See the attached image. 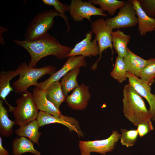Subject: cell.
<instances>
[{
	"instance_id": "6",
	"label": "cell",
	"mask_w": 155,
	"mask_h": 155,
	"mask_svg": "<svg viewBox=\"0 0 155 155\" xmlns=\"http://www.w3.org/2000/svg\"><path fill=\"white\" fill-rule=\"evenodd\" d=\"M91 31L95 35L99 49V57L92 65L91 69L95 70L97 68L99 61L101 59L103 52L110 48L113 51L112 42V28L106 22L103 18H100L91 22Z\"/></svg>"
},
{
	"instance_id": "8",
	"label": "cell",
	"mask_w": 155,
	"mask_h": 155,
	"mask_svg": "<svg viewBox=\"0 0 155 155\" xmlns=\"http://www.w3.org/2000/svg\"><path fill=\"white\" fill-rule=\"evenodd\" d=\"M119 9L117 16L105 20L113 30L133 27L137 24L136 12L131 0L125 1L124 5Z\"/></svg>"
},
{
	"instance_id": "1",
	"label": "cell",
	"mask_w": 155,
	"mask_h": 155,
	"mask_svg": "<svg viewBox=\"0 0 155 155\" xmlns=\"http://www.w3.org/2000/svg\"><path fill=\"white\" fill-rule=\"evenodd\" d=\"M13 41L29 53L31 60L28 65L32 68H35L42 58L49 55L54 56L59 59H65L67 57L73 48L61 44L57 39L47 33L32 41Z\"/></svg>"
},
{
	"instance_id": "28",
	"label": "cell",
	"mask_w": 155,
	"mask_h": 155,
	"mask_svg": "<svg viewBox=\"0 0 155 155\" xmlns=\"http://www.w3.org/2000/svg\"><path fill=\"white\" fill-rule=\"evenodd\" d=\"M42 1L45 5L53 7L55 10L61 15L67 26V33H69L71 29V26L68 22V18L65 13L69 11L70 5L63 3L58 0H42Z\"/></svg>"
},
{
	"instance_id": "4",
	"label": "cell",
	"mask_w": 155,
	"mask_h": 155,
	"mask_svg": "<svg viewBox=\"0 0 155 155\" xmlns=\"http://www.w3.org/2000/svg\"><path fill=\"white\" fill-rule=\"evenodd\" d=\"M62 18L55 9H47L38 13L33 18L25 34V40L32 41L47 33L53 27L54 19L56 16Z\"/></svg>"
},
{
	"instance_id": "25",
	"label": "cell",
	"mask_w": 155,
	"mask_h": 155,
	"mask_svg": "<svg viewBox=\"0 0 155 155\" xmlns=\"http://www.w3.org/2000/svg\"><path fill=\"white\" fill-rule=\"evenodd\" d=\"M93 5H98L103 11L107 12L110 16H113L116 10L124 5L125 1L117 0H90Z\"/></svg>"
},
{
	"instance_id": "15",
	"label": "cell",
	"mask_w": 155,
	"mask_h": 155,
	"mask_svg": "<svg viewBox=\"0 0 155 155\" xmlns=\"http://www.w3.org/2000/svg\"><path fill=\"white\" fill-rule=\"evenodd\" d=\"M135 11L138 20L140 34L144 36L148 32L155 30V18L150 17L144 11L137 0H131Z\"/></svg>"
},
{
	"instance_id": "5",
	"label": "cell",
	"mask_w": 155,
	"mask_h": 155,
	"mask_svg": "<svg viewBox=\"0 0 155 155\" xmlns=\"http://www.w3.org/2000/svg\"><path fill=\"white\" fill-rule=\"evenodd\" d=\"M13 113L16 124L21 126L36 119L38 112L33 100L32 94L30 92L23 93L17 99Z\"/></svg>"
},
{
	"instance_id": "18",
	"label": "cell",
	"mask_w": 155,
	"mask_h": 155,
	"mask_svg": "<svg viewBox=\"0 0 155 155\" xmlns=\"http://www.w3.org/2000/svg\"><path fill=\"white\" fill-rule=\"evenodd\" d=\"M123 59L127 72L140 78L141 72L147 63V60L136 55L128 48Z\"/></svg>"
},
{
	"instance_id": "17",
	"label": "cell",
	"mask_w": 155,
	"mask_h": 155,
	"mask_svg": "<svg viewBox=\"0 0 155 155\" xmlns=\"http://www.w3.org/2000/svg\"><path fill=\"white\" fill-rule=\"evenodd\" d=\"M36 119L40 127L49 124L58 123L66 126L70 131L75 132L80 137L83 135L80 127L64 119L55 117L47 113L40 111Z\"/></svg>"
},
{
	"instance_id": "30",
	"label": "cell",
	"mask_w": 155,
	"mask_h": 155,
	"mask_svg": "<svg viewBox=\"0 0 155 155\" xmlns=\"http://www.w3.org/2000/svg\"><path fill=\"white\" fill-rule=\"evenodd\" d=\"M144 11L149 16H155V0H139Z\"/></svg>"
},
{
	"instance_id": "14",
	"label": "cell",
	"mask_w": 155,
	"mask_h": 155,
	"mask_svg": "<svg viewBox=\"0 0 155 155\" xmlns=\"http://www.w3.org/2000/svg\"><path fill=\"white\" fill-rule=\"evenodd\" d=\"M89 89V86L84 84L79 85L71 94L66 97V100L68 105L75 110L85 109L91 97Z\"/></svg>"
},
{
	"instance_id": "16",
	"label": "cell",
	"mask_w": 155,
	"mask_h": 155,
	"mask_svg": "<svg viewBox=\"0 0 155 155\" xmlns=\"http://www.w3.org/2000/svg\"><path fill=\"white\" fill-rule=\"evenodd\" d=\"M19 75L16 70H10L1 71L0 74V97L8 106L9 112H13L15 107L11 105L6 100L10 93L13 90L10 85V81L15 76Z\"/></svg>"
},
{
	"instance_id": "24",
	"label": "cell",
	"mask_w": 155,
	"mask_h": 155,
	"mask_svg": "<svg viewBox=\"0 0 155 155\" xmlns=\"http://www.w3.org/2000/svg\"><path fill=\"white\" fill-rule=\"evenodd\" d=\"M80 68L77 67L71 70L62 78L60 82L63 92L66 97L69 92L79 86L77 77L80 73Z\"/></svg>"
},
{
	"instance_id": "31",
	"label": "cell",
	"mask_w": 155,
	"mask_h": 155,
	"mask_svg": "<svg viewBox=\"0 0 155 155\" xmlns=\"http://www.w3.org/2000/svg\"><path fill=\"white\" fill-rule=\"evenodd\" d=\"M137 127V129L139 135L140 137L145 135L153 129L151 120L140 124Z\"/></svg>"
},
{
	"instance_id": "20",
	"label": "cell",
	"mask_w": 155,
	"mask_h": 155,
	"mask_svg": "<svg viewBox=\"0 0 155 155\" xmlns=\"http://www.w3.org/2000/svg\"><path fill=\"white\" fill-rule=\"evenodd\" d=\"M39 127L38 121L36 119L25 125L20 126L16 130L15 133L18 136L28 137L34 143L39 146L38 140L41 134L38 131Z\"/></svg>"
},
{
	"instance_id": "21",
	"label": "cell",
	"mask_w": 155,
	"mask_h": 155,
	"mask_svg": "<svg viewBox=\"0 0 155 155\" xmlns=\"http://www.w3.org/2000/svg\"><path fill=\"white\" fill-rule=\"evenodd\" d=\"M33 144L26 137L21 136L14 139L12 142V154L13 155H21L26 152L34 155H40L41 152L36 150Z\"/></svg>"
},
{
	"instance_id": "12",
	"label": "cell",
	"mask_w": 155,
	"mask_h": 155,
	"mask_svg": "<svg viewBox=\"0 0 155 155\" xmlns=\"http://www.w3.org/2000/svg\"><path fill=\"white\" fill-rule=\"evenodd\" d=\"M92 33L91 31L87 33L85 38L77 43L71 51L67 57L72 56L82 55L91 57L99 54V49L96 39L92 40Z\"/></svg>"
},
{
	"instance_id": "10",
	"label": "cell",
	"mask_w": 155,
	"mask_h": 155,
	"mask_svg": "<svg viewBox=\"0 0 155 155\" xmlns=\"http://www.w3.org/2000/svg\"><path fill=\"white\" fill-rule=\"evenodd\" d=\"M86 57L82 55L72 56L68 57L67 61L59 70L51 75L46 80L40 82H37L36 88L46 90L51 84L59 81L67 73L77 67L87 66Z\"/></svg>"
},
{
	"instance_id": "11",
	"label": "cell",
	"mask_w": 155,
	"mask_h": 155,
	"mask_svg": "<svg viewBox=\"0 0 155 155\" xmlns=\"http://www.w3.org/2000/svg\"><path fill=\"white\" fill-rule=\"evenodd\" d=\"M126 76L129 84L142 97L147 101L152 121H155V95L151 92L150 86L139 78L127 72Z\"/></svg>"
},
{
	"instance_id": "9",
	"label": "cell",
	"mask_w": 155,
	"mask_h": 155,
	"mask_svg": "<svg viewBox=\"0 0 155 155\" xmlns=\"http://www.w3.org/2000/svg\"><path fill=\"white\" fill-rule=\"evenodd\" d=\"M69 5L70 16L75 22H81L86 19L91 23L92 16H107L100 8L96 7L89 0H72Z\"/></svg>"
},
{
	"instance_id": "3",
	"label": "cell",
	"mask_w": 155,
	"mask_h": 155,
	"mask_svg": "<svg viewBox=\"0 0 155 155\" xmlns=\"http://www.w3.org/2000/svg\"><path fill=\"white\" fill-rule=\"evenodd\" d=\"M16 70L19 73V78L12 84L13 87L18 92L24 93L28 88L35 86L37 80L46 74H52L55 71V67L52 65L39 68L29 67L25 62L22 63Z\"/></svg>"
},
{
	"instance_id": "26",
	"label": "cell",
	"mask_w": 155,
	"mask_h": 155,
	"mask_svg": "<svg viewBox=\"0 0 155 155\" xmlns=\"http://www.w3.org/2000/svg\"><path fill=\"white\" fill-rule=\"evenodd\" d=\"M140 79L151 86L155 78V58L147 60L146 64L142 70Z\"/></svg>"
},
{
	"instance_id": "23",
	"label": "cell",
	"mask_w": 155,
	"mask_h": 155,
	"mask_svg": "<svg viewBox=\"0 0 155 155\" xmlns=\"http://www.w3.org/2000/svg\"><path fill=\"white\" fill-rule=\"evenodd\" d=\"M16 124L15 121L10 119L7 111L3 104V100H0V134L1 136L8 137L13 133V127Z\"/></svg>"
},
{
	"instance_id": "32",
	"label": "cell",
	"mask_w": 155,
	"mask_h": 155,
	"mask_svg": "<svg viewBox=\"0 0 155 155\" xmlns=\"http://www.w3.org/2000/svg\"><path fill=\"white\" fill-rule=\"evenodd\" d=\"M0 155H9L8 152L5 149L2 145V138L0 136Z\"/></svg>"
},
{
	"instance_id": "7",
	"label": "cell",
	"mask_w": 155,
	"mask_h": 155,
	"mask_svg": "<svg viewBox=\"0 0 155 155\" xmlns=\"http://www.w3.org/2000/svg\"><path fill=\"white\" fill-rule=\"evenodd\" d=\"M121 134L116 130L113 131L107 138L93 141L80 140L79 146L81 155H91L92 152L104 154L112 152L120 139Z\"/></svg>"
},
{
	"instance_id": "27",
	"label": "cell",
	"mask_w": 155,
	"mask_h": 155,
	"mask_svg": "<svg viewBox=\"0 0 155 155\" xmlns=\"http://www.w3.org/2000/svg\"><path fill=\"white\" fill-rule=\"evenodd\" d=\"M127 72L123 58L117 56L114 68L110 73L111 75L119 83H122L127 79L126 76Z\"/></svg>"
},
{
	"instance_id": "13",
	"label": "cell",
	"mask_w": 155,
	"mask_h": 155,
	"mask_svg": "<svg viewBox=\"0 0 155 155\" xmlns=\"http://www.w3.org/2000/svg\"><path fill=\"white\" fill-rule=\"evenodd\" d=\"M32 95L33 100L38 110L56 117L68 120L69 117L62 115L59 110L48 99L45 90L36 87L33 89Z\"/></svg>"
},
{
	"instance_id": "29",
	"label": "cell",
	"mask_w": 155,
	"mask_h": 155,
	"mask_svg": "<svg viewBox=\"0 0 155 155\" xmlns=\"http://www.w3.org/2000/svg\"><path fill=\"white\" fill-rule=\"evenodd\" d=\"M120 131V142L122 145L129 147L135 144L139 135L137 129L128 130L121 129Z\"/></svg>"
},
{
	"instance_id": "19",
	"label": "cell",
	"mask_w": 155,
	"mask_h": 155,
	"mask_svg": "<svg viewBox=\"0 0 155 155\" xmlns=\"http://www.w3.org/2000/svg\"><path fill=\"white\" fill-rule=\"evenodd\" d=\"M113 47L118 56L123 58L127 51V45L131 39L130 35L118 29L112 33Z\"/></svg>"
},
{
	"instance_id": "2",
	"label": "cell",
	"mask_w": 155,
	"mask_h": 155,
	"mask_svg": "<svg viewBox=\"0 0 155 155\" xmlns=\"http://www.w3.org/2000/svg\"><path fill=\"white\" fill-rule=\"evenodd\" d=\"M122 102L124 116L134 125L151 120L142 97L129 84L124 86Z\"/></svg>"
},
{
	"instance_id": "22",
	"label": "cell",
	"mask_w": 155,
	"mask_h": 155,
	"mask_svg": "<svg viewBox=\"0 0 155 155\" xmlns=\"http://www.w3.org/2000/svg\"><path fill=\"white\" fill-rule=\"evenodd\" d=\"M48 99L59 110L61 104L66 99L61 82H55L51 84L45 90Z\"/></svg>"
}]
</instances>
